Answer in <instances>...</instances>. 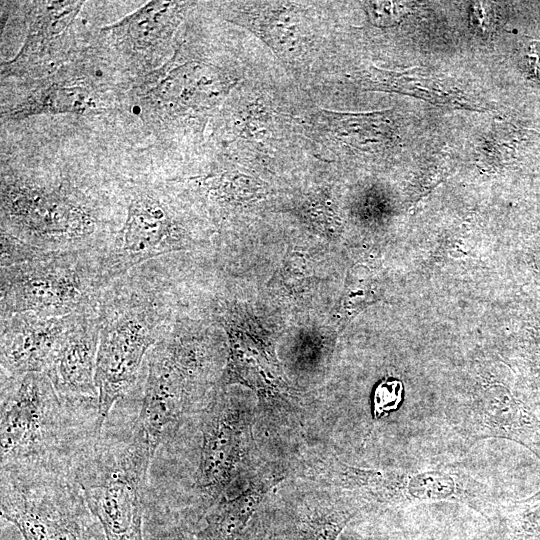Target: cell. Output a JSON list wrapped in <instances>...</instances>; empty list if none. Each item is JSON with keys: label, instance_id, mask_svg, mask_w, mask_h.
I'll use <instances>...</instances> for the list:
<instances>
[{"label": "cell", "instance_id": "10", "mask_svg": "<svg viewBox=\"0 0 540 540\" xmlns=\"http://www.w3.org/2000/svg\"><path fill=\"white\" fill-rule=\"evenodd\" d=\"M447 424L470 445L500 438L517 442L540 460V419L505 390H493L453 403L444 413Z\"/></svg>", "mask_w": 540, "mask_h": 540}, {"label": "cell", "instance_id": "17", "mask_svg": "<svg viewBox=\"0 0 540 540\" xmlns=\"http://www.w3.org/2000/svg\"><path fill=\"white\" fill-rule=\"evenodd\" d=\"M375 88L397 91L423 98L437 105L467 107L473 109L465 96L446 80L427 74L420 70H409L404 73L373 69L370 75Z\"/></svg>", "mask_w": 540, "mask_h": 540}, {"label": "cell", "instance_id": "16", "mask_svg": "<svg viewBox=\"0 0 540 540\" xmlns=\"http://www.w3.org/2000/svg\"><path fill=\"white\" fill-rule=\"evenodd\" d=\"M31 15L27 39L17 55L5 69L17 71L34 70L36 66L51 64L56 58L57 49L68 29L76 18L83 2L49 1L36 2Z\"/></svg>", "mask_w": 540, "mask_h": 540}, {"label": "cell", "instance_id": "21", "mask_svg": "<svg viewBox=\"0 0 540 540\" xmlns=\"http://www.w3.org/2000/svg\"><path fill=\"white\" fill-rule=\"evenodd\" d=\"M354 514V509H348L309 518L301 523L298 540H337Z\"/></svg>", "mask_w": 540, "mask_h": 540}, {"label": "cell", "instance_id": "11", "mask_svg": "<svg viewBox=\"0 0 540 540\" xmlns=\"http://www.w3.org/2000/svg\"><path fill=\"white\" fill-rule=\"evenodd\" d=\"M98 345L96 308L73 314L43 372L58 393L98 397L95 382Z\"/></svg>", "mask_w": 540, "mask_h": 540}, {"label": "cell", "instance_id": "13", "mask_svg": "<svg viewBox=\"0 0 540 540\" xmlns=\"http://www.w3.org/2000/svg\"><path fill=\"white\" fill-rule=\"evenodd\" d=\"M72 315L42 317L26 312L1 318V376L44 372Z\"/></svg>", "mask_w": 540, "mask_h": 540}, {"label": "cell", "instance_id": "24", "mask_svg": "<svg viewBox=\"0 0 540 540\" xmlns=\"http://www.w3.org/2000/svg\"><path fill=\"white\" fill-rule=\"evenodd\" d=\"M523 66L528 78L540 80V41H531L525 46Z\"/></svg>", "mask_w": 540, "mask_h": 540}, {"label": "cell", "instance_id": "5", "mask_svg": "<svg viewBox=\"0 0 540 540\" xmlns=\"http://www.w3.org/2000/svg\"><path fill=\"white\" fill-rule=\"evenodd\" d=\"M109 283L100 252L48 255L1 267L0 316L83 313L96 308Z\"/></svg>", "mask_w": 540, "mask_h": 540}, {"label": "cell", "instance_id": "2", "mask_svg": "<svg viewBox=\"0 0 540 540\" xmlns=\"http://www.w3.org/2000/svg\"><path fill=\"white\" fill-rule=\"evenodd\" d=\"M114 230L100 203L68 180L2 176L1 267L48 255L102 253Z\"/></svg>", "mask_w": 540, "mask_h": 540}, {"label": "cell", "instance_id": "19", "mask_svg": "<svg viewBox=\"0 0 540 540\" xmlns=\"http://www.w3.org/2000/svg\"><path fill=\"white\" fill-rule=\"evenodd\" d=\"M260 498V490L251 489L233 500L219 503L206 516L205 526L196 534V540H234Z\"/></svg>", "mask_w": 540, "mask_h": 540}, {"label": "cell", "instance_id": "7", "mask_svg": "<svg viewBox=\"0 0 540 540\" xmlns=\"http://www.w3.org/2000/svg\"><path fill=\"white\" fill-rule=\"evenodd\" d=\"M203 359L200 346L182 336L178 328L168 330L149 351L136 424L154 454L195 409L202 394Z\"/></svg>", "mask_w": 540, "mask_h": 540}, {"label": "cell", "instance_id": "6", "mask_svg": "<svg viewBox=\"0 0 540 540\" xmlns=\"http://www.w3.org/2000/svg\"><path fill=\"white\" fill-rule=\"evenodd\" d=\"M1 515L25 540H107L73 473L1 471Z\"/></svg>", "mask_w": 540, "mask_h": 540}, {"label": "cell", "instance_id": "15", "mask_svg": "<svg viewBox=\"0 0 540 540\" xmlns=\"http://www.w3.org/2000/svg\"><path fill=\"white\" fill-rule=\"evenodd\" d=\"M219 81L205 67L184 64L171 69L146 93L147 106L161 118L213 107L223 93Z\"/></svg>", "mask_w": 540, "mask_h": 540}, {"label": "cell", "instance_id": "25", "mask_svg": "<svg viewBox=\"0 0 540 540\" xmlns=\"http://www.w3.org/2000/svg\"><path fill=\"white\" fill-rule=\"evenodd\" d=\"M164 540H196L189 533L182 530H172L167 532Z\"/></svg>", "mask_w": 540, "mask_h": 540}, {"label": "cell", "instance_id": "8", "mask_svg": "<svg viewBox=\"0 0 540 540\" xmlns=\"http://www.w3.org/2000/svg\"><path fill=\"white\" fill-rule=\"evenodd\" d=\"M187 232L156 188L137 187L129 195L123 223L101 253L109 282L164 254L187 248Z\"/></svg>", "mask_w": 540, "mask_h": 540}, {"label": "cell", "instance_id": "20", "mask_svg": "<svg viewBox=\"0 0 540 540\" xmlns=\"http://www.w3.org/2000/svg\"><path fill=\"white\" fill-rule=\"evenodd\" d=\"M511 540H540V490L534 495L500 507Z\"/></svg>", "mask_w": 540, "mask_h": 540}, {"label": "cell", "instance_id": "23", "mask_svg": "<svg viewBox=\"0 0 540 540\" xmlns=\"http://www.w3.org/2000/svg\"><path fill=\"white\" fill-rule=\"evenodd\" d=\"M371 21L379 26H388L397 22L404 13L402 5L393 2L368 3Z\"/></svg>", "mask_w": 540, "mask_h": 540}, {"label": "cell", "instance_id": "14", "mask_svg": "<svg viewBox=\"0 0 540 540\" xmlns=\"http://www.w3.org/2000/svg\"><path fill=\"white\" fill-rule=\"evenodd\" d=\"M184 3L153 1L105 28L138 65L157 64L181 18Z\"/></svg>", "mask_w": 540, "mask_h": 540}, {"label": "cell", "instance_id": "22", "mask_svg": "<svg viewBox=\"0 0 540 540\" xmlns=\"http://www.w3.org/2000/svg\"><path fill=\"white\" fill-rule=\"evenodd\" d=\"M404 386L401 380L385 378L375 388L372 398V414L375 420L397 410L403 401Z\"/></svg>", "mask_w": 540, "mask_h": 540}, {"label": "cell", "instance_id": "9", "mask_svg": "<svg viewBox=\"0 0 540 540\" xmlns=\"http://www.w3.org/2000/svg\"><path fill=\"white\" fill-rule=\"evenodd\" d=\"M366 494L368 500L397 506L447 501L482 514L493 508L488 487L452 465L418 471L371 469Z\"/></svg>", "mask_w": 540, "mask_h": 540}, {"label": "cell", "instance_id": "12", "mask_svg": "<svg viewBox=\"0 0 540 540\" xmlns=\"http://www.w3.org/2000/svg\"><path fill=\"white\" fill-rule=\"evenodd\" d=\"M201 448L194 491L214 501L229 483L241 455V427L237 413L226 402L212 403L200 419Z\"/></svg>", "mask_w": 540, "mask_h": 540}, {"label": "cell", "instance_id": "3", "mask_svg": "<svg viewBox=\"0 0 540 540\" xmlns=\"http://www.w3.org/2000/svg\"><path fill=\"white\" fill-rule=\"evenodd\" d=\"M157 259L111 281L96 310L99 345L95 382L101 421L136 387L151 348L168 332L169 308Z\"/></svg>", "mask_w": 540, "mask_h": 540}, {"label": "cell", "instance_id": "1", "mask_svg": "<svg viewBox=\"0 0 540 540\" xmlns=\"http://www.w3.org/2000/svg\"><path fill=\"white\" fill-rule=\"evenodd\" d=\"M1 471L73 473L100 433L98 397L58 393L43 372L1 376Z\"/></svg>", "mask_w": 540, "mask_h": 540}, {"label": "cell", "instance_id": "18", "mask_svg": "<svg viewBox=\"0 0 540 540\" xmlns=\"http://www.w3.org/2000/svg\"><path fill=\"white\" fill-rule=\"evenodd\" d=\"M97 107L96 95L87 87L76 82H54L35 90L19 103L11 116L27 117L40 113H85Z\"/></svg>", "mask_w": 540, "mask_h": 540}, {"label": "cell", "instance_id": "4", "mask_svg": "<svg viewBox=\"0 0 540 540\" xmlns=\"http://www.w3.org/2000/svg\"><path fill=\"white\" fill-rule=\"evenodd\" d=\"M136 416L116 419L111 411L73 467L86 503L107 540H144L154 452L137 426Z\"/></svg>", "mask_w": 540, "mask_h": 540}]
</instances>
